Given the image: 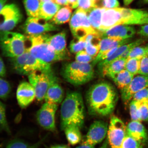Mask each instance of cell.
Masks as SVG:
<instances>
[{"label": "cell", "instance_id": "cell-1", "mask_svg": "<svg viewBox=\"0 0 148 148\" xmlns=\"http://www.w3.org/2000/svg\"><path fill=\"white\" fill-rule=\"evenodd\" d=\"M117 92L110 83L101 82L94 85L88 90L86 102L90 114L106 116L113 112L118 100Z\"/></svg>", "mask_w": 148, "mask_h": 148}, {"label": "cell", "instance_id": "cell-2", "mask_svg": "<svg viewBox=\"0 0 148 148\" xmlns=\"http://www.w3.org/2000/svg\"><path fill=\"white\" fill-rule=\"evenodd\" d=\"M148 24V12L140 9L124 8L106 9L102 16L99 31L103 32L119 25Z\"/></svg>", "mask_w": 148, "mask_h": 148}, {"label": "cell", "instance_id": "cell-3", "mask_svg": "<svg viewBox=\"0 0 148 148\" xmlns=\"http://www.w3.org/2000/svg\"><path fill=\"white\" fill-rule=\"evenodd\" d=\"M61 127L64 129L75 125L81 128L84 125L85 110L82 95L73 92L67 94L63 101L60 110Z\"/></svg>", "mask_w": 148, "mask_h": 148}, {"label": "cell", "instance_id": "cell-4", "mask_svg": "<svg viewBox=\"0 0 148 148\" xmlns=\"http://www.w3.org/2000/svg\"><path fill=\"white\" fill-rule=\"evenodd\" d=\"M46 34L26 36L29 44L26 46V50L39 60L51 64L68 58V55L59 54L53 50L46 41Z\"/></svg>", "mask_w": 148, "mask_h": 148}, {"label": "cell", "instance_id": "cell-5", "mask_svg": "<svg viewBox=\"0 0 148 148\" xmlns=\"http://www.w3.org/2000/svg\"><path fill=\"white\" fill-rule=\"evenodd\" d=\"M61 75L68 82L79 86L92 80L94 77V71L92 64L75 61L64 64L61 69Z\"/></svg>", "mask_w": 148, "mask_h": 148}, {"label": "cell", "instance_id": "cell-6", "mask_svg": "<svg viewBox=\"0 0 148 148\" xmlns=\"http://www.w3.org/2000/svg\"><path fill=\"white\" fill-rule=\"evenodd\" d=\"M13 71L18 75H27L35 72H46L51 70V64L37 58L26 51L23 54L10 58Z\"/></svg>", "mask_w": 148, "mask_h": 148}, {"label": "cell", "instance_id": "cell-7", "mask_svg": "<svg viewBox=\"0 0 148 148\" xmlns=\"http://www.w3.org/2000/svg\"><path fill=\"white\" fill-rule=\"evenodd\" d=\"M26 36L20 33L0 31V47L5 57L12 58L26 51Z\"/></svg>", "mask_w": 148, "mask_h": 148}, {"label": "cell", "instance_id": "cell-8", "mask_svg": "<svg viewBox=\"0 0 148 148\" xmlns=\"http://www.w3.org/2000/svg\"><path fill=\"white\" fill-rule=\"evenodd\" d=\"M69 25L72 34L75 38H85L96 31L92 27L86 12L77 8L70 20Z\"/></svg>", "mask_w": 148, "mask_h": 148}, {"label": "cell", "instance_id": "cell-9", "mask_svg": "<svg viewBox=\"0 0 148 148\" xmlns=\"http://www.w3.org/2000/svg\"><path fill=\"white\" fill-rule=\"evenodd\" d=\"M55 77L52 69L47 72H35L28 76L29 82L34 89L37 100L44 99L51 79Z\"/></svg>", "mask_w": 148, "mask_h": 148}, {"label": "cell", "instance_id": "cell-10", "mask_svg": "<svg viewBox=\"0 0 148 148\" xmlns=\"http://www.w3.org/2000/svg\"><path fill=\"white\" fill-rule=\"evenodd\" d=\"M22 15L17 5H5L0 12V31H9L21 21Z\"/></svg>", "mask_w": 148, "mask_h": 148}, {"label": "cell", "instance_id": "cell-11", "mask_svg": "<svg viewBox=\"0 0 148 148\" xmlns=\"http://www.w3.org/2000/svg\"><path fill=\"white\" fill-rule=\"evenodd\" d=\"M58 104L45 102L38 111L37 121L42 128L52 132L55 131V116Z\"/></svg>", "mask_w": 148, "mask_h": 148}, {"label": "cell", "instance_id": "cell-12", "mask_svg": "<svg viewBox=\"0 0 148 148\" xmlns=\"http://www.w3.org/2000/svg\"><path fill=\"white\" fill-rule=\"evenodd\" d=\"M126 135V126L125 123L116 116H112L107 133L110 148H119Z\"/></svg>", "mask_w": 148, "mask_h": 148}, {"label": "cell", "instance_id": "cell-13", "mask_svg": "<svg viewBox=\"0 0 148 148\" xmlns=\"http://www.w3.org/2000/svg\"><path fill=\"white\" fill-rule=\"evenodd\" d=\"M23 32L27 36L44 34L58 31V27L48 21L38 18L29 17L23 24Z\"/></svg>", "mask_w": 148, "mask_h": 148}, {"label": "cell", "instance_id": "cell-14", "mask_svg": "<svg viewBox=\"0 0 148 148\" xmlns=\"http://www.w3.org/2000/svg\"><path fill=\"white\" fill-rule=\"evenodd\" d=\"M108 128V124L104 121L94 122L90 126L83 143L95 146L100 143L106 137Z\"/></svg>", "mask_w": 148, "mask_h": 148}, {"label": "cell", "instance_id": "cell-15", "mask_svg": "<svg viewBox=\"0 0 148 148\" xmlns=\"http://www.w3.org/2000/svg\"><path fill=\"white\" fill-rule=\"evenodd\" d=\"M148 87V76L138 75L134 77L130 83L121 90L122 99L128 103L134 94L144 88Z\"/></svg>", "mask_w": 148, "mask_h": 148}, {"label": "cell", "instance_id": "cell-16", "mask_svg": "<svg viewBox=\"0 0 148 148\" xmlns=\"http://www.w3.org/2000/svg\"><path fill=\"white\" fill-rule=\"evenodd\" d=\"M136 32L134 27L130 25H119L115 26L106 31L101 32V38H110L120 40L130 39Z\"/></svg>", "mask_w": 148, "mask_h": 148}, {"label": "cell", "instance_id": "cell-17", "mask_svg": "<svg viewBox=\"0 0 148 148\" xmlns=\"http://www.w3.org/2000/svg\"><path fill=\"white\" fill-rule=\"evenodd\" d=\"M18 105L22 108H25L32 103L36 98L34 88L27 82H23L18 85L16 92Z\"/></svg>", "mask_w": 148, "mask_h": 148}, {"label": "cell", "instance_id": "cell-18", "mask_svg": "<svg viewBox=\"0 0 148 148\" xmlns=\"http://www.w3.org/2000/svg\"><path fill=\"white\" fill-rule=\"evenodd\" d=\"M131 42L130 39L120 40L116 39L105 38H102L100 44V49L97 56L92 62V65H95L99 62L101 57L105 53L114 48L120 47Z\"/></svg>", "mask_w": 148, "mask_h": 148}, {"label": "cell", "instance_id": "cell-19", "mask_svg": "<svg viewBox=\"0 0 148 148\" xmlns=\"http://www.w3.org/2000/svg\"><path fill=\"white\" fill-rule=\"evenodd\" d=\"M64 98V92L59 84L56 77L51 79L50 84L46 94L44 100L45 102L58 104L62 102Z\"/></svg>", "mask_w": 148, "mask_h": 148}, {"label": "cell", "instance_id": "cell-20", "mask_svg": "<svg viewBox=\"0 0 148 148\" xmlns=\"http://www.w3.org/2000/svg\"><path fill=\"white\" fill-rule=\"evenodd\" d=\"M46 41L57 53L68 55L66 49V33L64 31L53 36L46 33Z\"/></svg>", "mask_w": 148, "mask_h": 148}, {"label": "cell", "instance_id": "cell-21", "mask_svg": "<svg viewBox=\"0 0 148 148\" xmlns=\"http://www.w3.org/2000/svg\"><path fill=\"white\" fill-rule=\"evenodd\" d=\"M127 134L132 137L142 145L148 140L147 132L140 122L132 121L126 126Z\"/></svg>", "mask_w": 148, "mask_h": 148}, {"label": "cell", "instance_id": "cell-22", "mask_svg": "<svg viewBox=\"0 0 148 148\" xmlns=\"http://www.w3.org/2000/svg\"><path fill=\"white\" fill-rule=\"evenodd\" d=\"M143 38L139 39L135 41L130 42L128 44L120 46L117 48L115 51L108 58L101 61L98 64V69L100 71L103 67L107 64L119 58L120 56L127 49L131 48H133L140 46L144 42Z\"/></svg>", "mask_w": 148, "mask_h": 148}, {"label": "cell", "instance_id": "cell-23", "mask_svg": "<svg viewBox=\"0 0 148 148\" xmlns=\"http://www.w3.org/2000/svg\"><path fill=\"white\" fill-rule=\"evenodd\" d=\"M61 8V5L53 1L41 2L38 18L49 21Z\"/></svg>", "mask_w": 148, "mask_h": 148}, {"label": "cell", "instance_id": "cell-24", "mask_svg": "<svg viewBox=\"0 0 148 148\" xmlns=\"http://www.w3.org/2000/svg\"><path fill=\"white\" fill-rule=\"evenodd\" d=\"M127 59L118 58L105 66L100 70L103 75L110 77V76L119 73L125 69Z\"/></svg>", "mask_w": 148, "mask_h": 148}, {"label": "cell", "instance_id": "cell-25", "mask_svg": "<svg viewBox=\"0 0 148 148\" xmlns=\"http://www.w3.org/2000/svg\"><path fill=\"white\" fill-rule=\"evenodd\" d=\"M109 77L112 79L118 88L121 90L128 86L134 78V75L124 69Z\"/></svg>", "mask_w": 148, "mask_h": 148}, {"label": "cell", "instance_id": "cell-26", "mask_svg": "<svg viewBox=\"0 0 148 148\" xmlns=\"http://www.w3.org/2000/svg\"><path fill=\"white\" fill-rule=\"evenodd\" d=\"M106 8L94 7L86 12L90 25L96 31H99L102 16Z\"/></svg>", "mask_w": 148, "mask_h": 148}, {"label": "cell", "instance_id": "cell-27", "mask_svg": "<svg viewBox=\"0 0 148 148\" xmlns=\"http://www.w3.org/2000/svg\"><path fill=\"white\" fill-rule=\"evenodd\" d=\"M72 9L66 6L60 8L51 20V23L53 25H60L69 22L71 18Z\"/></svg>", "mask_w": 148, "mask_h": 148}, {"label": "cell", "instance_id": "cell-28", "mask_svg": "<svg viewBox=\"0 0 148 148\" xmlns=\"http://www.w3.org/2000/svg\"><path fill=\"white\" fill-rule=\"evenodd\" d=\"M79 129V127L77 126L71 125L64 129L66 139L71 145H76L79 143L82 140V135Z\"/></svg>", "mask_w": 148, "mask_h": 148}, {"label": "cell", "instance_id": "cell-29", "mask_svg": "<svg viewBox=\"0 0 148 148\" xmlns=\"http://www.w3.org/2000/svg\"><path fill=\"white\" fill-rule=\"evenodd\" d=\"M47 137L46 135L42 139L33 144H29L19 139H15L9 142L6 148H39Z\"/></svg>", "mask_w": 148, "mask_h": 148}, {"label": "cell", "instance_id": "cell-30", "mask_svg": "<svg viewBox=\"0 0 148 148\" xmlns=\"http://www.w3.org/2000/svg\"><path fill=\"white\" fill-rule=\"evenodd\" d=\"M23 3L29 17L38 18L41 3L40 0H23Z\"/></svg>", "mask_w": 148, "mask_h": 148}, {"label": "cell", "instance_id": "cell-31", "mask_svg": "<svg viewBox=\"0 0 148 148\" xmlns=\"http://www.w3.org/2000/svg\"><path fill=\"white\" fill-rule=\"evenodd\" d=\"M5 132L8 135H11L6 116V107L4 103L0 101V132Z\"/></svg>", "mask_w": 148, "mask_h": 148}, {"label": "cell", "instance_id": "cell-32", "mask_svg": "<svg viewBox=\"0 0 148 148\" xmlns=\"http://www.w3.org/2000/svg\"><path fill=\"white\" fill-rule=\"evenodd\" d=\"M140 101L133 100L130 103V112L132 121H142Z\"/></svg>", "mask_w": 148, "mask_h": 148}, {"label": "cell", "instance_id": "cell-33", "mask_svg": "<svg viewBox=\"0 0 148 148\" xmlns=\"http://www.w3.org/2000/svg\"><path fill=\"white\" fill-rule=\"evenodd\" d=\"M140 59H127L126 61L125 69L134 76L138 74L139 70Z\"/></svg>", "mask_w": 148, "mask_h": 148}, {"label": "cell", "instance_id": "cell-34", "mask_svg": "<svg viewBox=\"0 0 148 148\" xmlns=\"http://www.w3.org/2000/svg\"><path fill=\"white\" fill-rule=\"evenodd\" d=\"M86 43L84 38L78 39L75 38L72 40L70 44V51L72 53H76L85 49Z\"/></svg>", "mask_w": 148, "mask_h": 148}, {"label": "cell", "instance_id": "cell-35", "mask_svg": "<svg viewBox=\"0 0 148 148\" xmlns=\"http://www.w3.org/2000/svg\"><path fill=\"white\" fill-rule=\"evenodd\" d=\"M11 87L9 83L0 77V99H5L10 95Z\"/></svg>", "mask_w": 148, "mask_h": 148}, {"label": "cell", "instance_id": "cell-36", "mask_svg": "<svg viewBox=\"0 0 148 148\" xmlns=\"http://www.w3.org/2000/svg\"><path fill=\"white\" fill-rule=\"evenodd\" d=\"M147 55V53L146 47L139 46L133 48L127 59H141Z\"/></svg>", "mask_w": 148, "mask_h": 148}, {"label": "cell", "instance_id": "cell-37", "mask_svg": "<svg viewBox=\"0 0 148 148\" xmlns=\"http://www.w3.org/2000/svg\"><path fill=\"white\" fill-rule=\"evenodd\" d=\"M142 145L138 140L127 134L119 148H139Z\"/></svg>", "mask_w": 148, "mask_h": 148}, {"label": "cell", "instance_id": "cell-38", "mask_svg": "<svg viewBox=\"0 0 148 148\" xmlns=\"http://www.w3.org/2000/svg\"><path fill=\"white\" fill-rule=\"evenodd\" d=\"M75 58L77 62L84 64H90L94 60V58L89 55L85 50L77 53Z\"/></svg>", "mask_w": 148, "mask_h": 148}, {"label": "cell", "instance_id": "cell-39", "mask_svg": "<svg viewBox=\"0 0 148 148\" xmlns=\"http://www.w3.org/2000/svg\"><path fill=\"white\" fill-rule=\"evenodd\" d=\"M140 75L148 76V55H147L140 59L139 70Z\"/></svg>", "mask_w": 148, "mask_h": 148}, {"label": "cell", "instance_id": "cell-40", "mask_svg": "<svg viewBox=\"0 0 148 148\" xmlns=\"http://www.w3.org/2000/svg\"><path fill=\"white\" fill-rule=\"evenodd\" d=\"M140 101L142 121L148 122V99Z\"/></svg>", "mask_w": 148, "mask_h": 148}, {"label": "cell", "instance_id": "cell-41", "mask_svg": "<svg viewBox=\"0 0 148 148\" xmlns=\"http://www.w3.org/2000/svg\"><path fill=\"white\" fill-rule=\"evenodd\" d=\"M95 7V2L92 0H78V8L87 12L90 9Z\"/></svg>", "mask_w": 148, "mask_h": 148}, {"label": "cell", "instance_id": "cell-42", "mask_svg": "<svg viewBox=\"0 0 148 148\" xmlns=\"http://www.w3.org/2000/svg\"><path fill=\"white\" fill-rule=\"evenodd\" d=\"M148 99V87L144 88L135 94L133 100L140 101Z\"/></svg>", "mask_w": 148, "mask_h": 148}, {"label": "cell", "instance_id": "cell-43", "mask_svg": "<svg viewBox=\"0 0 148 148\" xmlns=\"http://www.w3.org/2000/svg\"><path fill=\"white\" fill-rule=\"evenodd\" d=\"M100 49V48L96 47L89 44L86 43L85 51L89 55L94 59L97 56L99 52Z\"/></svg>", "mask_w": 148, "mask_h": 148}, {"label": "cell", "instance_id": "cell-44", "mask_svg": "<svg viewBox=\"0 0 148 148\" xmlns=\"http://www.w3.org/2000/svg\"><path fill=\"white\" fill-rule=\"evenodd\" d=\"M102 6L106 9L118 8L119 3L118 0H101Z\"/></svg>", "mask_w": 148, "mask_h": 148}, {"label": "cell", "instance_id": "cell-45", "mask_svg": "<svg viewBox=\"0 0 148 148\" xmlns=\"http://www.w3.org/2000/svg\"><path fill=\"white\" fill-rule=\"evenodd\" d=\"M140 36L148 38V24L142 26L138 32Z\"/></svg>", "mask_w": 148, "mask_h": 148}, {"label": "cell", "instance_id": "cell-46", "mask_svg": "<svg viewBox=\"0 0 148 148\" xmlns=\"http://www.w3.org/2000/svg\"><path fill=\"white\" fill-rule=\"evenodd\" d=\"M6 74V69L2 59L0 57V77H3Z\"/></svg>", "mask_w": 148, "mask_h": 148}, {"label": "cell", "instance_id": "cell-47", "mask_svg": "<svg viewBox=\"0 0 148 148\" xmlns=\"http://www.w3.org/2000/svg\"><path fill=\"white\" fill-rule=\"evenodd\" d=\"M68 6L72 9H75L78 6V0H68Z\"/></svg>", "mask_w": 148, "mask_h": 148}, {"label": "cell", "instance_id": "cell-48", "mask_svg": "<svg viewBox=\"0 0 148 148\" xmlns=\"http://www.w3.org/2000/svg\"><path fill=\"white\" fill-rule=\"evenodd\" d=\"M53 2L60 5L68 6V0H53Z\"/></svg>", "mask_w": 148, "mask_h": 148}, {"label": "cell", "instance_id": "cell-49", "mask_svg": "<svg viewBox=\"0 0 148 148\" xmlns=\"http://www.w3.org/2000/svg\"><path fill=\"white\" fill-rule=\"evenodd\" d=\"M76 148H95V147L94 146L83 143L82 145L79 146Z\"/></svg>", "mask_w": 148, "mask_h": 148}, {"label": "cell", "instance_id": "cell-50", "mask_svg": "<svg viewBox=\"0 0 148 148\" xmlns=\"http://www.w3.org/2000/svg\"><path fill=\"white\" fill-rule=\"evenodd\" d=\"M50 148H70V147L66 145H56L51 146Z\"/></svg>", "mask_w": 148, "mask_h": 148}, {"label": "cell", "instance_id": "cell-51", "mask_svg": "<svg viewBox=\"0 0 148 148\" xmlns=\"http://www.w3.org/2000/svg\"><path fill=\"white\" fill-rule=\"evenodd\" d=\"M109 143L107 138L105 140L102 145L99 148H108Z\"/></svg>", "mask_w": 148, "mask_h": 148}, {"label": "cell", "instance_id": "cell-52", "mask_svg": "<svg viewBox=\"0 0 148 148\" xmlns=\"http://www.w3.org/2000/svg\"><path fill=\"white\" fill-rule=\"evenodd\" d=\"M8 0H0V12Z\"/></svg>", "mask_w": 148, "mask_h": 148}, {"label": "cell", "instance_id": "cell-53", "mask_svg": "<svg viewBox=\"0 0 148 148\" xmlns=\"http://www.w3.org/2000/svg\"><path fill=\"white\" fill-rule=\"evenodd\" d=\"M134 0H123L124 4L125 5H128L132 3Z\"/></svg>", "mask_w": 148, "mask_h": 148}, {"label": "cell", "instance_id": "cell-54", "mask_svg": "<svg viewBox=\"0 0 148 148\" xmlns=\"http://www.w3.org/2000/svg\"><path fill=\"white\" fill-rule=\"evenodd\" d=\"M53 0H40L41 2H45L49 1H53Z\"/></svg>", "mask_w": 148, "mask_h": 148}, {"label": "cell", "instance_id": "cell-55", "mask_svg": "<svg viewBox=\"0 0 148 148\" xmlns=\"http://www.w3.org/2000/svg\"><path fill=\"white\" fill-rule=\"evenodd\" d=\"M146 49H147V55H148V44L146 46Z\"/></svg>", "mask_w": 148, "mask_h": 148}, {"label": "cell", "instance_id": "cell-56", "mask_svg": "<svg viewBox=\"0 0 148 148\" xmlns=\"http://www.w3.org/2000/svg\"><path fill=\"white\" fill-rule=\"evenodd\" d=\"M144 3H148V0H143Z\"/></svg>", "mask_w": 148, "mask_h": 148}, {"label": "cell", "instance_id": "cell-57", "mask_svg": "<svg viewBox=\"0 0 148 148\" xmlns=\"http://www.w3.org/2000/svg\"><path fill=\"white\" fill-rule=\"evenodd\" d=\"M92 1H93L95 2L97 1V0H92Z\"/></svg>", "mask_w": 148, "mask_h": 148}, {"label": "cell", "instance_id": "cell-58", "mask_svg": "<svg viewBox=\"0 0 148 148\" xmlns=\"http://www.w3.org/2000/svg\"><path fill=\"white\" fill-rule=\"evenodd\" d=\"M139 148H143V145H142Z\"/></svg>", "mask_w": 148, "mask_h": 148}]
</instances>
